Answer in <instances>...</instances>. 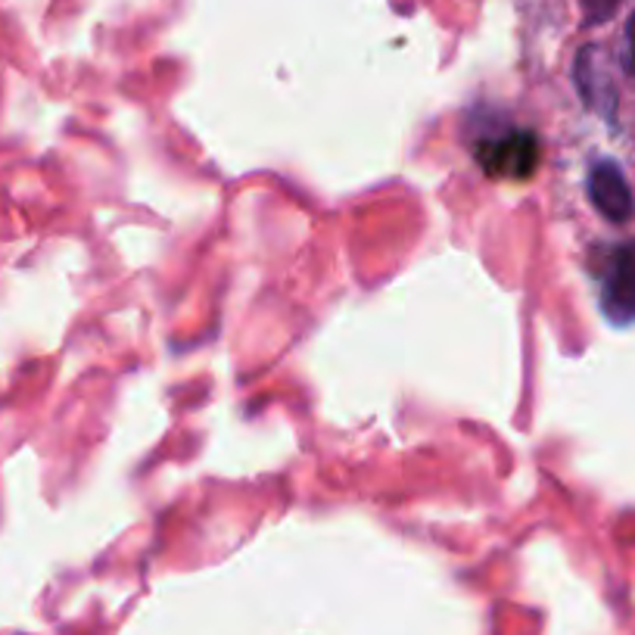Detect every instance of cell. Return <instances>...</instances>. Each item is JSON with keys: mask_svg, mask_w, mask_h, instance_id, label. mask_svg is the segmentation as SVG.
Here are the masks:
<instances>
[{"mask_svg": "<svg viewBox=\"0 0 635 635\" xmlns=\"http://www.w3.org/2000/svg\"><path fill=\"white\" fill-rule=\"evenodd\" d=\"M598 306L616 328L635 325V241L616 243L608 253Z\"/></svg>", "mask_w": 635, "mask_h": 635, "instance_id": "cell-2", "label": "cell"}, {"mask_svg": "<svg viewBox=\"0 0 635 635\" xmlns=\"http://www.w3.org/2000/svg\"><path fill=\"white\" fill-rule=\"evenodd\" d=\"M623 63H626V72L635 78V13L626 23V53H623Z\"/></svg>", "mask_w": 635, "mask_h": 635, "instance_id": "cell-6", "label": "cell"}, {"mask_svg": "<svg viewBox=\"0 0 635 635\" xmlns=\"http://www.w3.org/2000/svg\"><path fill=\"white\" fill-rule=\"evenodd\" d=\"M573 82H576V90H579L583 103H586L591 112H598V115H605V119H613V110H616V88H613L608 63H605V57H601V47L586 45L579 53H576Z\"/></svg>", "mask_w": 635, "mask_h": 635, "instance_id": "cell-4", "label": "cell"}, {"mask_svg": "<svg viewBox=\"0 0 635 635\" xmlns=\"http://www.w3.org/2000/svg\"><path fill=\"white\" fill-rule=\"evenodd\" d=\"M474 159L489 178L499 181H526L536 175L542 144L529 129H504V132L483 134L474 144Z\"/></svg>", "mask_w": 635, "mask_h": 635, "instance_id": "cell-1", "label": "cell"}, {"mask_svg": "<svg viewBox=\"0 0 635 635\" xmlns=\"http://www.w3.org/2000/svg\"><path fill=\"white\" fill-rule=\"evenodd\" d=\"M589 199L591 206L613 224H623L635 216V197L623 169L613 159H598L589 169Z\"/></svg>", "mask_w": 635, "mask_h": 635, "instance_id": "cell-3", "label": "cell"}, {"mask_svg": "<svg viewBox=\"0 0 635 635\" xmlns=\"http://www.w3.org/2000/svg\"><path fill=\"white\" fill-rule=\"evenodd\" d=\"M620 0H583V13H586V23L589 25H601L611 20L616 13Z\"/></svg>", "mask_w": 635, "mask_h": 635, "instance_id": "cell-5", "label": "cell"}]
</instances>
